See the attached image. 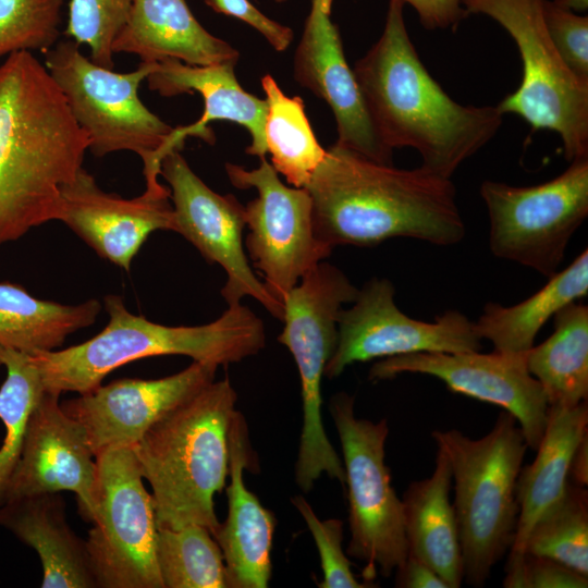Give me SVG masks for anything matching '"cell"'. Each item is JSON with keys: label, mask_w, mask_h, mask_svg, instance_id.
<instances>
[{"label": "cell", "mask_w": 588, "mask_h": 588, "mask_svg": "<svg viewBox=\"0 0 588 588\" xmlns=\"http://www.w3.org/2000/svg\"><path fill=\"white\" fill-rule=\"evenodd\" d=\"M87 134L29 51L0 65V244L57 220L61 188L83 168Z\"/></svg>", "instance_id": "6da1fadb"}, {"label": "cell", "mask_w": 588, "mask_h": 588, "mask_svg": "<svg viewBox=\"0 0 588 588\" xmlns=\"http://www.w3.org/2000/svg\"><path fill=\"white\" fill-rule=\"evenodd\" d=\"M305 188L315 234L331 248L393 237L450 246L466 233L451 179L422 167L397 169L334 144Z\"/></svg>", "instance_id": "7a4b0ae2"}, {"label": "cell", "mask_w": 588, "mask_h": 588, "mask_svg": "<svg viewBox=\"0 0 588 588\" xmlns=\"http://www.w3.org/2000/svg\"><path fill=\"white\" fill-rule=\"evenodd\" d=\"M403 0H390L383 33L353 72L382 142L416 149L420 167L449 177L494 137L497 107L463 106L429 74L407 34Z\"/></svg>", "instance_id": "3957f363"}, {"label": "cell", "mask_w": 588, "mask_h": 588, "mask_svg": "<svg viewBox=\"0 0 588 588\" xmlns=\"http://www.w3.org/2000/svg\"><path fill=\"white\" fill-rule=\"evenodd\" d=\"M108 323L91 339L63 350L29 353L46 391L89 392L112 370L140 358L184 355L225 366L259 353L266 344L262 321L241 303L229 305L201 326H164L133 315L121 296L105 297Z\"/></svg>", "instance_id": "277c9868"}, {"label": "cell", "mask_w": 588, "mask_h": 588, "mask_svg": "<svg viewBox=\"0 0 588 588\" xmlns=\"http://www.w3.org/2000/svg\"><path fill=\"white\" fill-rule=\"evenodd\" d=\"M236 392L229 379L212 381L158 420L134 446L139 471L152 489L158 528L198 524L216 535L213 498L230 468V427Z\"/></svg>", "instance_id": "5b68a950"}, {"label": "cell", "mask_w": 588, "mask_h": 588, "mask_svg": "<svg viewBox=\"0 0 588 588\" xmlns=\"http://www.w3.org/2000/svg\"><path fill=\"white\" fill-rule=\"evenodd\" d=\"M431 436L452 470L464 580L483 587L514 540L519 512L516 481L528 445L516 418L505 411L479 439L456 429Z\"/></svg>", "instance_id": "8992f818"}, {"label": "cell", "mask_w": 588, "mask_h": 588, "mask_svg": "<svg viewBox=\"0 0 588 588\" xmlns=\"http://www.w3.org/2000/svg\"><path fill=\"white\" fill-rule=\"evenodd\" d=\"M79 47L70 38L59 40L45 52V66L87 134L88 150L96 157L123 150L137 154L146 187L160 186V154L173 127L150 111L138 95L156 63L140 62L132 72H113L93 62Z\"/></svg>", "instance_id": "52a82bcc"}, {"label": "cell", "mask_w": 588, "mask_h": 588, "mask_svg": "<svg viewBox=\"0 0 588 588\" xmlns=\"http://www.w3.org/2000/svg\"><path fill=\"white\" fill-rule=\"evenodd\" d=\"M469 13L486 14L513 38L523 63L519 87L498 106L532 131L550 130L563 142L568 161L588 157V84L556 51L544 24L543 0H462Z\"/></svg>", "instance_id": "ba28073f"}, {"label": "cell", "mask_w": 588, "mask_h": 588, "mask_svg": "<svg viewBox=\"0 0 588 588\" xmlns=\"http://www.w3.org/2000/svg\"><path fill=\"white\" fill-rule=\"evenodd\" d=\"M354 397L335 394L330 412L338 431L345 471L351 540L347 554L365 563L362 575L371 583L379 571L390 577L408 555L403 505L385 464L389 426L358 418Z\"/></svg>", "instance_id": "9c48e42d"}, {"label": "cell", "mask_w": 588, "mask_h": 588, "mask_svg": "<svg viewBox=\"0 0 588 588\" xmlns=\"http://www.w3.org/2000/svg\"><path fill=\"white\" fill-rule=\"evenodd\" d=\"M480 195L492 254L550 278L588 216V157L572 160L559 176L535 186L485 181Z\"/></svg>", "instance_id": "30bf717a"}, {"label": "cell", "mask_w": 588, "mask_h": 588, "mask_svg": "<svg viewBox=\"0 0 588 588\" xmlns=\"http://www.w3.org/2000/svg\"><path fill=\"white\" fill-rule=\"evenodd\" d=\"M95 460L97 500L86 544L97 588H163L155 503L134 446L107 449Z\"/></svg>", "instance_id": "8fae6325"}, {"label": "cell", "mask_w": 588, "mask_h": 588, "mask_svg": "<svg viewBox=\"0 0 588 588\" xmlns=\"http://www.w3.org/2000/svg\"><path fill=\"white\" fill-rule=\"evenodd\" d=\"M260 160L253 170L228 162L225 171L236 188L257 191V197L244 206L245 246L265 287L283 304L286 294L333 248L315 234L308 191L285 185L271 163Z\"/></svg>", "instance_id": "7c38bea8"}, {"label": "cell", "mask_w": 588, "mask_h": 588, "mask_svg": "<svg viewBox=\"0 0 588 588\" xmlns=\"http://www.w3.org/2000/svg\"><path fill=\"white\" fill-rule=\"evenodd\" d=\"M357 294L338 267L321 261L283 299L284 328L278 341L298 369L303 406L298 453L308 460L324 457L333 448L322 422L321 380L336 347L340 314Z\"/></svg>", "instance_id": "4fadbf2b"}, {"label": "cell", "mask_w": 588, "mask_h": 588, "mask_svg": "<svg viewBox=\"0 0 588 588\" xmlns=\"http://www.w3.org/2000/svg\"><path fill=\"white\" fill-rule=\"evenodd\" d=\"M394 294L393 284L384 278H373L358 289L352 306L340 314L338 343L326 377H339L347 366L375 358L481 350L475 322L463 313L446 310L434 321L414 319L399 309Z\"/></svg>", "instance_id": "5bb4252c"}, {"label": "cell", "mask_w": 588, "mask_h": 588, "mask_svg": "<svg viewBox=\"0 0 588 588\" xmlns=\"http://www.w3.org/2000/svg\"><path fill=\"white\" fill-rule=\"evenodd\" d=\"M160 175L170 185L174 232L192 243L207 261L225 271L221 295L228 306L249 296L282 320L283 304L255 274L243 247L245 207L234 195H220L206 185L181 151L173 150L162 159Z\"/></svg>", "instance_id": "9a60e30c"}, {"label": "cell", "mask_w": 588, "mask_h": 588, "mask_svg": "<svg viewBox=\"0 0 588 588\" xmlns=\"http://www.w3.org/2000/svg\"><path fill=\"white\" fill-rule=\"evenodd\" d=\"M402 373L438 378L454 393L500 406L513 415L528 448L537 450L546 429L549 404L540 383L529 373L525 355L493 351L399 355L375 363L369 379H392Z\"/></svg>", "instance_id": "2e32d148"}, {"label": "cell", "mask_w": 588, "mask_h": 588, "mask_svg": "<svg viewBox=\"0 0 588 588\" xmlns=\"http://www.w3.org/2000/svg\"><path fill=\"white\" fill-rule=\"evenodd\" d=\"M218 366L193 362L160 379H121L61 404L85 429L94 455L135 446L143 436L176 406L215 381Z\"/></svg>", "instance_id": "e0dca14e"}, {"label": "cell", "mask_w": 588, "mask_h": 588, "mask_svg": "<svg viewBox=\"0 0 588 588\" xmlns=\"http://www.w3.org/2000/svg\"><path fill=\"white\" fill-rule=\"evenodd\" d=\"M60 394L45 391L34 406L7 501L42 493H75L81 515L93 522L97 465L84 427L64 413Z\"/></svg>", "instance_id": "ac0fdd59"}, {"label": "cell", "mask_w": 588, "mask_h": 588, "mask_svg": "<svg viewBox=\"0 0 588 588\" xmlns=\"http://www.w3.org/2000/svg\"><path fill=\"white\" fill-rule=\"evenodd\" d=\"M57 220L124 270L152 232L175 230L170 188H146L126 199L103 192L84 168L62 186Z\"/></svg>", "instance_id": "d6986e66"}, {"label": "cell", "mask_w": 588, "mask_h": 588, "mask_svg": "<svg viewBox=\"0 0 588 588\" xmlns=\"http://www.w3.org/2000/svg\"><path fill=\"white\" fill-rule=\"evenodd\" d=\"M301 40L293 62L295 81L323 99L336 122L335 144L364 157L392 164L393 150L381 139L364 96L346 62L339 27L310 0Z\"/></svg>", "instance_id": "ffe728a7"}, {"label": "cell", "mask_w": 588, "mask_h": 588, "mask_svg": "<svg viewBox=\"0 0 588 588\" xmlns=\"http://www.w3.org/2000/svg\"><path fill=\"white\" fill-rule=\"evenodd\" d=\"M235 61L206 66L188 65L175 59L156 63L147 76L148 88L164 97L198 93L204 100V112L196 122L173 127L160 159L173 150L181 151L185 139L198 137L209 145L216 143L212 121H230L245 127L250 135L246 154L266 158L265 121L267 103L242 88L234 68Z\"/></svg>", "instance_id": "44dd1931"}, {"label": "cell", "mask_w": 588, "mask_h": 588, "mask_svg": "<svg viewBox=\"0 0 588 588\" xmlns=\"http://www.w3.org/2000/svg\"><path fill=\"white\" fill-rule=\"evenodd\" d=\"M248 432L236 411L230 427L228 517L213 536L222 551L228 588H267L277 519L247 489L243 474L249 462Z\"/></svg>", "instance_id": "7402d4cb"}, {"label": "cell", "mask_w": 588, "mask_h": 588, "mask_svg": "<svg viewBox=\"0 0 588 588\" xmlns=\"http://www.w3.org/2000/svg\"><path fill=\"white\" fill-rule=\"evenodd\" d=\"M112 51L136 54L145 63L175 59L197 66L240 58L234 47L198 22L186 0H132Z\"/></svg>", "instance_id": "603a6c76"}, {"label": "cell", "mask_w": 588, "mask_h": 588, "mask_svg": "<svg viewBox=\"0 0 588 588\" xmlns=\"http://www.w3.org/2000/svg\"><path fill=\"white\" fill-rule=\"evenodd\" d=\"M0 527L36 551L42 588H97L86 540L68 524L60 492L5 501L0 506Z\"/></svg>", "instance_id": "cb8c5ba5"}, {"label": "cell", "mask_w": 588, "mask_h": 588, "mask_svg": "<svg viewBox=\"0 0 588 588\" xmlns=\"http://www.w3.org/2000/svg\"><path fill=\"white\" fill-rule=\"evenodd\" d=\"M587 432V401L575 406H549L536 458L522 466L517 477L515 495L519 512L509 555L524 553L534 524L564 494L573 454Z\"/></svg>", "instance_id": "d4e9b609"}, {"label": "cell", "mask_w": 588, "mask_h": 588, "mask_svg": "<svg viewBox=\"0 0 588 588\" xmlns=\"http://www.w3.org/2000/svg\"><path fill=\"white\" fill-rule=\"evenodd\" d=\"M451 483L449 458L438 448L432 474L409 483L402 505L408 554L431 567L449 588H458L464 569Z\"/></svg>", "instance_id": "484cf974"}, {"label": "cell", "mask_w": 588, "mask_h": 588, "mask_svg": "<svg viewBox=\"0 0 588 588\" xmlns=\"http://www.w3.org/2000/svg\"><path fill=\"white\" fill-rule=\"evenodd\" d=\"M588 293V250L585 248L565 269L555 272L538 292L513 306L489 302L475 321L481 340L494 351L525 355L546 322L567 304Z\"/></svg>", "instance_id": "4316f807"}, {"label": "cell", "mask_w": 588, "mask_h": 588, "mask_svg": "<svg viewBox=\"0 0 588 588\" xmlns=\"http://www.w3.org/2000/svg\"><path fill=\"white\" fill-rule=\"evenodd\" d=\"M553 324L552 334L526 353V366L549 406H575L588 399V306L567 304Z\"/></svg>", "instance_id": "83f0119b"}, {"label": "cell", "mask_w": 588, "mask_h": 588, "mask_svg": "<svg viewBox=\"0 0 588 588\" xmlns=\"http://www.w3.org/2000/svg\"><path fill=\"white\" fill-rule=\"evenodd\" d=\"M100 310L97 299L64 305L0 282V345L25 353L57 350L70 334L93 324Z\"/></svg>", "instance_id": "f1b7e54d"}, {"label": "cell", "mask_w": 588, "mask_h": 588, "mask_svg": "<svg viewBox=\"0 0 588 588\" xmlns=\"http://www.w3.org/2000/svg\"><path fill=\"white\" fill-rule=\"evenodd\" d=\"M266 94V152L271 166L294 187H305L322 161L326 149L318 143L301 97L283 94L274 78H261Z\"/></svg>", "instance_id": "f546056e"}, {"label": "cell", "mask_w": 588, "mask_h": 588, "mask_svg": "<svg viewBox=\"0 0 588 588\" xmlns=\"http://www.w3.org/2000/svg\"><path fill=\"white\" fill-rule=\"evenodd\" d=\"M157 564L163 588H228L220 546L208 528H158Z\"/></svg>", "instance_id": "4dcf8cb0"}, {"label": "cell", "mask_w": 588, "mask_h": 588, "mask_svg": "<svg viewBox=\"0 0 588 588\" xmlns=\"http://www.w3.org/2000/svg\"><path fill=\"white\" fill-rule=\"evenodd\" d=\"M0 365L7 368L0 387V419L5 429L0 446L1 506L21 456L29 415L46 390L29 353L0 345Z\"/></svg>", "instance_id": "1f68e13d"}, {"label": "cell", "mask_w": 588, "mask_h": 588, "mask_svg": "<svg viewBox=\"0 0 588 588\" xmlns=\"http://www.w3.org/2000/svg\"><path fill=\"white\" fill-rule=\"evenodd\" d=\"M524 552L550 558L588 577V492L568 482L534 524Z\"/></svg>", "instance_id": "d6a6232c"}, {"label": "cell", "mask_w": 588, "mask_h": 588, "mask_svg": "<svg viewBox=\"0 0 588 588\" xmlns=\"http://www.w3.org/2000/svg\"><path fill=\"white\" fill-rule=\"evenodd\" d=\"M64 0H0V58L51 49L60 37Z\"/></svg>", "instance_id": "836d02e7"}, {"label": "cell", "mask_w": 588, "mask_h": 588, "mask_svg": "<svg viewBox=\"0 0 588 588\" xmlns=\"http://www.w3.org/2000/svg\"><path fill=\"white\" fill-rule=\"evenodd\" d=\"M132 0H70L66 38L86 45L89 59L113 69L112 42L124 25Z\"/></svg>", "instance_id": "e575fe53"}, {"label": "cell", "mask_w": 588, "mask_h": 588, "mask_svg": "<svg viewBox=\"0 0 588 588\" xmlns=\"http://www.w3.org/2000/svg\"><path fill=\"white\" fill-rule=\"evenodd\" d=\"M292 503L302 515L316 543L323 578L320 588H367L371 583H360L351 569L352 563L342 549L343 522L320 519L309 503L302 497L292 498Z\"/></svg>", "instance_id": "d590c367"}, {"label": "cell", "mask_w": 588, "mask_h": 588, "mask_svg": "<svg viewBox=\"0 0 588 588\" xmlns=\"http://www.w3.org/2000/svg\"><path fill=\"white\" fill-rule=\"evenodd\" d=\"M542 13L548 34L571 72L588 84V17L543 0Z\"/></svg>", "instance_id": "8d00e7d4"}, {"label": "cell", "mask_w": 588, "mask_h": 588, "mask_svg": "<svg viewBox=\"0 0 588 588\" xmlns=\"http://www.w3.org/2000/svg\"><path fill=\"white\" fill-rule=\"evenodd\" d=\"M505 588H586L588 577L550 558L524 552L509 555Z\"/></svg>", "instance_id": "74e56055"}, {"label": "cell", "mask_w": 588, "mask_h": 588, "mask_svg": "<svg viewBox=\"0 0 588 588\" xmlns=\"http://www.w3.org/2000/svg\"><path fill=\"white\" fill-rule=\"evenodd\" d=\"M215 12L243 21L259 32L277 51L286 50L293 40V30L258 10L249 0H204Z\"/></svg>", "instance_id": "f35d334b"}, {"label": "cell", "mask_w": 588, "mask_h": 588, "mask_svg": "<svg viewBox=\"0 0 588 588\" xmlns=\"http://www.w3.org/2000/svg\"><path fill=\"white\" fill-rule=\"evenodd\" d=\"M416 10L421 24L428 29L455 28L468 12L462 0H403Z\"/></svg>", "instance_id": "ab89813d"}, {"label": "cell", "mask_w": 588, "mask_h": 588, "mask_svg": "<svg viewBox=\"0 0 588 588\" xmlns=\"http://www.w3.org/2000/svg\"><path fill=\"white\" fill-rule=\"evenodd\" d=\"M395 587L449 588L445 581L431 567L411 554L395 569Z\"/></svg>", "instance_id": "60d3db41"}, {"label": "cell", "mask_w": 588, "mask_h": 588, "mask_svg": "<svg viewBox=\"0 0 588 588\" xmlns=\"http://www.w3.org/2000/svg\"><path fill=\"white\" fill-rule=\"evenodd\" d=\"M569 481L587 488L588 485V432L578 443L571 462Z\"/></svg>", "instance_id": "b9f144b4"}, {"label": "cell", "mask_w": 588, "mask_h": 588, "mask_svg": "<svg viewBox=\"0 0 588 588\" xmlns=\"http://www.w3.org/2000/svg\"><path fill=\"white\" fill-rule=\"evenodd\" d=\"M552 2L555 5L574 13H583L588 9V0H553Z\"/></svg>", "instance_id": "7bdbcfd3"}, {"label": "cell", "mask_w": 588, "mask_h": 588, "mask_svg": "<svg viewBox=\"0 0 588 588\" xmlns=\"http://www.w3.org/2000/svg\"><path fill=\"white\" fill-rule=\"evenodd\" d=\"M332 1L333 0H319L320 8L324 13L327 14L331 13Z\"/></svg>", "instance_id": "ee69618b"}, {"label": "cell", "mask_w": 588, "mask_h": 588, "mask_svg": "<svg viewBox=\"0 0 588 588\" xmlns=\"http://www.w3.org/2000/svg\"><path fill=\"white\" fill-rule=\"evenodd\" d=\"M274 1L278 2V3H283V2H285L286 0H274Z\"/></svg>", "instance_id": "f6af8a7d"}]
</instances>
